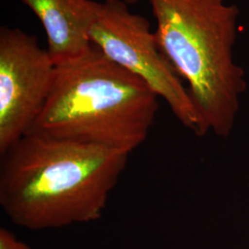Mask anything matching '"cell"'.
Returning <instances> with one entry per match:
<instances>
[{
	"label": "cell",
	"instance_id": "5",
	"mask_svg": "<svg viewBox=\"0 0 249 249\" xmlns=\"http://www.w3.org/2000/svg\"><path fill=\"white\" fill-rule=\"evenodd\" d=\"M55 64L36 36L0 28V154L31 132L50 95Z\"/></svg>",
	"mask_w": 249,
	"mask_h": 249
},
{
	"label": "cell",
	"instance_id": "8",
	"mask_svg": "<svg viewBox=\"0 0 249 249\" xmlns=\"http://www.w3.org/2000/svg\"><path fill=\"white\" fill-rule=\"evenodd\" d=\"M125 4H127L128 6L129 5H134V4H137L140 0H123Z\"/></svg>",
	"mask_w": 249,
	"mask_h": 249
},
{
	"label": "cell",
	"instance_id": "2",
	"mask_svg": "<svg viewBox=\"0 0 249 249\" xmlns=\"http://www.w3.org/2000/svg\"><path fill=\"white\" fill-rule=\"evenodd\" d=\"M158 96L91 44L55 64L50 95L32 131L130 154L145 142Z\"/></svg>",
	"mask_w": 249,
	"mask_h": 249
},
{
	"label": "cell",
	"instance_id": "4",
	"mask_svg": "<svg viewBox=\"0 0 249 249\" xmlns=\"http://www.w3.org/2000/svg\"><path fill=\"white\" fill-rule=\"evenodd\" d=\"M89 39L110 60L142 79L167 103L182 124L200 135L196 107L182 79L160 51L147 18L131 12L123 0L97 2Z\"/></svg>",
	"mask_w": 249,
	"mask_h": 249
},
{
	"label": "cell",
	"instance_id": "6",
	"mask_svg": "<svg viewBox=\"0 0 249 249\" xmlns=\"http://www.w3.org/2000/svg\"><path fill=\"white\" fill-rule=\"evenodd\" d=\"M39 18L54 64L75 58L91 43L89 28L96 9L93 0H21Z\"/></svg>",
	"mask_w": 249,
	"mask_h": 249
},
{
	"label": "cell",
	"instance_id": "1",
	"mask_svg": "<svg viewBox=\"0 0 249 249\" xmlns=\"http://www.w3.org/2000/svg\"><path fill=\"white\" fill-rule=\"evenodd\" d=\"M129 154L31 131L1 155L0 205L30 230L99 220Z\"/></svg>",
	"mask_w": 249,
	"mask_h": 249
},
{
	"label": "cell",
	"instance_id": "7",
	"mask_svg": "<svg viewBox=\"0 0 249 249\" xmlns=\"http://www.w3.org/2000/svg\"><path fill=\"white\" fill-rule=\"evenodd\" d=\"M0 249H31L6 228L0 230Z\"/></svg>",
	"mask_w": 249,
	"mask_h": 249
},
{
	"label": "cell",
	"instance_id": "3",
	"mask_svg": "<svg viewBox=\"0 0 249 249\" xmlns=\"http://www.w3.org/2000/svg\"><path fill=\"white\" fill-rule=\"evenodd\" d=\"M160 51L186 80L200 135L231 133L247 89L233 60L238 9L224 0H150Z\"/></svg>",
	"mask_w": 249,
	"mask_h": 249
}]
</instances>
